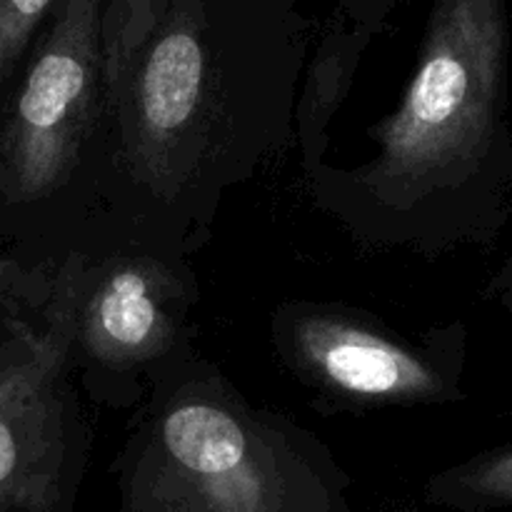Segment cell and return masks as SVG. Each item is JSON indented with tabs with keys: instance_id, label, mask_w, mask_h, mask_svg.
<instances>
[{
	"instance_id": "obj_5",
	"label": "cell",
	"mask_w": 512,
	"mask_h": 512,
	"mask_svg": "<svg viewBox=\"0 0 512 512\" xmlns=\"http://www.w3.org/2000/svg\"><path fill=\"white\" fill-rule=\"evenodd\" d=\"M70 243V373L93 403L133 408L160 373L198 350V278L185 255L135 238L105 215Z\"/></svg>"
},
{
	"instance_id": "obj_2",
	"label": "cell",
	"mask_w": 512,
	"mask_h": 512,
	"mask_svg": "<svg viewBox=\"0 0 512 512\" xmlns=\"http://www.w3.org/2000/svg\"><path fill=\"white\" fill-rule=\"evenodd\" d=\"M375 153L305 178L318 210L368 250L443 258L493 248L512 220L508 0H433Z\"/></svg>"
},
{
	"instance_id": "obj_3",
	"label": "cell",
	"mask_w": 512,
	"mask_h": 512,
	"mask_svg": "<svg viewBox=\"0 0 512 512\" xmlns=\"http://www.w3.org/2000/svg\"><path fill=\"white\" fill-rule=\"evenodd\" d=\"M113 473L118 512H353L328 445L198 350L150 385Z\"/></svg>"
},
{
	"instance_id": "obj_11",
	"label": "cell",
	"mask_w": 512,
	"mask_h": 512,
	"mask_svg": "<svg viewBox=\"0 0 512 512\" xmlns=\"http://www.w3.org/2000/svg\"><path fill=\"white\" fill-rule=\"evenodd\" d=\"M60 0H0V95L28 58Z\"/></svg>"
},
{
	"instance_id": "obj_6",
	"label": "cell",
	"mask_w": 512,
	"mask_h": 512,
	"mask_svg": "<svg viewBox=\"0 0 512 512\" xmlns=\"http://www.w3.org/2000/svg\"><path fill=\"white\" fill-rule=\"evenodd\" d=\"M270 343L323 413L468 400V328L460 320L413 338L363 308L288 300L270 318Z\"/></svg>"
},
{
	"instance_id": "obj_1",
	"label": "cell",
	"mask_w": 512,
	"mask_h": 512,
	"mask_svg": "<svg viewBox=\"0 0 512 512\" xmlns=\"http://www.w3.org/2000/svg\"><path fill=\"white\" fill-rule=\"evenodd\" d=\"M305 63L298 0H168L108 93L100 215L190 258L230 190L295 145Z\"/></svg>"
},
{
	"instance_id": "obj_12",
	"label": "cell",
	"mask_w": 512,
	"mask_h": 512,
	"mask_svg": "<svg viewBox=\"0 0 512 512\" xmlns=\"http://www.w3.org/2000/svg\"><path fill=\"white\" fill-rule=\"evenodd\" d=\"M335 3H338L335 18L375 38L400 0H335Z\"/></svg>"
},
{
	"instance_id": "obj_10",
	"label": "cell",
	"mask_w": 512,
	"mask_h": 512,
	"mask_svg": "<svg viewBox=\"0 0 512 512\" xmlns=\"http://www.w3.org/2000/svg\"><path fill=\"white\" fill-rule=\"evenodd\" d=\"M168 0H108L103 15L105 93L115 88L133 55L143 48L165 13Z\"/></svg>"
},
{
	"instance_id": "obj_9",
	"label": "cell",
	"mask_w": 512,
	"mask_h": 512,
	"mask_svg": "<svg viewBox=\"0 0 512 512\" xmlns=\"http://www.w3.org/2000/svg\"><path fill=\"white\" fill-rule=\"evenodd\" d=\"M423 495L433 508L453 512L512 510V443L440 470Z\"/></svg>"
},
{
	"instance_id": "obj_7",
	"label": "cell",
	"mask_w": 512,
	"mask_h": 512,
	"mask_svg": "<svg viewBox=\"0 0 512 512\" xmlns=\"http://www.w3.org/2000/svg\"><path fill=\"white\" fill-rule=\"evenodd\" d=\"M0 323V512H73L93 435L70 340Z\"/></svg>"
},
{
	"instance_id": "obj_8",
	"label": "cell",
	"mask_w": 512,
	"mask_h": 512,
	"mask_svg": "<svg viewBox=\"0 0 512 512\" xmlns=\"http://www.w3.org/2000/svg\"><path fill=\"white\" fill-rule=\"evenodd\" d=\"M370 40V33L333 18L328 30L320 35L315 53L305 63L295 108V148L303 178L325 163V150L330 143L328 128L348 100Z\"/></svg>"
},
{
	"instance_id": "obj_13",
	"label": "cell",
	"mask_w": 512,
	"mask_h": 512,
	"mask_svg": "<svg viewBox=\"0 0 512 512\" xmlns=\"http://www.w3.org/2000/svg\"><path fill=\"white\" fill-rule=\"evenodd\" d=\"M485 298L490 303H498L512 318V250L508 258H505V263L500 265L498 273L493 275L488 288H485Z\"/></svg>"
},
{
	"instance_id": "obj_4",
	"label": "cell",
	"mask_w": 512,
	"mask_h": 512,
	"mask_svg": "<svg viewBox=\"0 0 512 512\" xmlns=\"http://www.w3.org/2000/svg\"><path fill=\"white\" fill-rule=\"evenodd\" d=\"M108 0H60L0 110V208L40 253L63 248L100 215L108 93Z\"/></svg>"
}]
</instances>
